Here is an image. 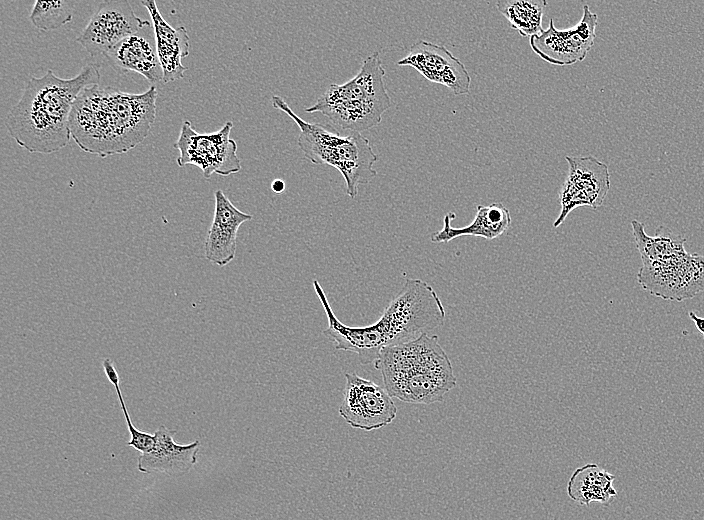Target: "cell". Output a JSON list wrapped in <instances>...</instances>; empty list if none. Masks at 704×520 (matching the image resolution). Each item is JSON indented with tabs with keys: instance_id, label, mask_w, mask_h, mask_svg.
<instances>
[{
	"instance_id": "44dd1931",
	"label": "cell",
	"mask_w": 704,
	"mask_h": 520,
	"mask_svg": "<svg viewBox=\"0 0 704 520\" xmlns=\"http://www.w3.org/2000/svg\"><path fill=\"white\" fill-rule=\"evenodd\" d=\"M31 23L41 31H51L70 22L73 18L69 1H36L30 13Z\"/></svg>"
},
{
	"instance_id": "277c9868",
	"label": "cell",
	"mask_w": 704,
	"mask_h": 520,
	"mask_svg": "<svg viewBox=\"0 0 704 520\" xmlns=\"http://www.w3.org/2000/svg\"><path fill=\"white\" fill-rule=\"evenodd\" d=\"M374 366L391 397L414 404L441 402L456 386L451 361L438 337L418 338L384 348Z\"/></svg>"
},
{
	"instance_id": "52a82bcc",
	"label": "cell",
	"mask_w": 704,
	"mask_h": 520,
	"mask_svg": "<svg viewBox=\"0 0 704 520\" xmlns=\"http://www.w3.org/2000/svg\"><path fill=\"white\" fill-rule=\"evenodd\" d=\"M233 123L227 121L219 130L199 134L188 120L181 125L174 148L179 150L177 165L184 167L192 164L199 167L205 178L216 173L229 176L241 170L237 155V144L230 138Z\"/></svg>"
},
{
	"instance_id": "9c48e42d",
	"label": "cell",
	"mask_w": 704,
	"mask_h": 520,
	"mask_svg": "<svg viewBox=\"0 0 704 520\" xmlns=\"http://www.w3.org/2000/svg\"><path fill=\"white\" fill-rule=\"evenodd\" d=\"M568 174L559 192L561 211L553 223L559 227L576 208H599L610 189L608 166L593 156H565Z\"/></svg>"
},
{
	"instance_id": "30bf717a",
	"label": "cell",
	"mask_w": 704,
	"mask_h": 520,
	"mask_svg": "<svg viewBox=\"0 0 704 520\" xmlns=\"http://www.w3.org/2000/svg\"><path fill=\"white\" fill-rule=\"evenodd\" d=\"M597 21V14L585 4L577 24L567 29H557L553 19H550L547 29L530 37V47L536 55L550 64L573 65L583 61L594 45Z\"/></svg>"
},
{
	"instance_id": "7a4b0ae2",
	"label": "cell",
	"mask_w": 704,
	"mask_h": 520,
	"mask_svg": "<svg viewBox=\"0 0 704 520\" xmlns=\"http://www.w3.org/2000/svg\"><path fill=\"white\" fill-rule=\"evenodd\" d=\"M157 96L154 85L140 94L89 86L74 102L71 138L83 151L102 158L126 153L150 134Z\"/></svg>"
},
{
	"instance_id": "2e32d148",
	"label": "cell",
	"mask_w": 704,
	"mask_h": 520,
	"mask_svg": "<svg viewBox=\"0 0 704 520\" xmlns=\"http://www.w3.org/2000/svg\"><path fill=\"white\" fill-rule=\"evenodd\" d=\"M141 4L148 10L152 19L158 58L163 72V83L184 77L186 67L182 59L190 52V38L186 28H173L161 15L154 0H142Z\"/></svg>"
},
{
	"instance_id": "8fae6325",
	"label": "cell",
	"mask_w": 704,
	"mask_h": 520,
	"mask_svg": "<svg viewBox=\"0 0 704 520\" xmlns=\"http://www.w3.org/2000/svg\"><path fill=\"white\" fill-rule=\"evenodd\" d=\"M152 26L133 11L127 0L101 2L76 41L91 56L105 55L126 37Z\"/></svg>"
},
{
	"instance_id": "8992f818",
	"label": "cell",
	"mask_w": 704,
	"mask_h": 520,
	"mask_svg": "<svg viewBox=\"0 0 704 520\" xmlns=\"http://www.w3.org/2000/svg\"><path fill=\"white\" fill-rule=\"evenodd\" d=\"M385 69L380 53L367 56L358 73L343 84H332L311 106L308 113L319 112L332 124L360 132L380 124L392 106L385 85Z\"/></svg>"
},
{
	"instance_id": "6da1fadb",
	"label": "cell",
	"mask_w": 704,
	"mask_h": 520,
	"mask_svg": "<svg viewBox=\"0 0 704 520\" xmlns=\"http://www.w3.org/2000/svg\"><path fill=\"white\" fill-rule=\"evenodd\" d=\"M313 287L327 316L328 327L323 334L337 350L356 353L361 364L374 363L384 348L412 341L445 321V308L439 296L421 279H407L380 318L362 327L343 324L318 280H313Z\"/></svg>"
},
{
	"instance_id": "9a60e30c",
	"label": "cell",
	"mask_w": 704,
	"mask_h": 520,
	"mask_svg": "<svg viewBox=\"0 0 704 520\" xmlns=\"http://www.w3.org/2000/svg\"><path fill=\"white\" fill-rule=\"evenodd\" d=\"M151 27V26H150ZM146 27L111 48L104 56L118 73L136 72L149 83L162 81L163 72L157 54L155 36Z\"/></svg>"
},
{
	"instance_id": "5b68a950",
	"label": "cell",
	"mask_w": 704,
	"mask_h": 520,
	"mask_svg": "<svg viewBox=\"0 0 704 520\" xmlns=\"http://www.w3.org/2000/svg\"><path fill=\"white\" fill-rule=\"evenodd\" d=\"M271 103L299 127L298 146L304 157L316 165L332 166L341 173L349 197L355 198L359 185L367 184L376 177L374 164L378 157L369 140L360 132L334 124L307 122L277 95L271 97Z\"/></svg>"
},
{
	"instance_id": "7c38bea8",
	"label": "cell",
	"mask_w": 704,
	"mask_h": 520,
	"mask_svg": "<svg viewBox=\"0 0 704 520\" xmlns=\"http://www.w3.org/2000/svg\"><path fill=\"white\" fill-rule=\"evenodd\" d=\"M410 66L427 80L445 85L455 95L470 92L471 77L464 64L444 46L425 40L414 43L409 53L397 62Z\"/></svg>"
},
{
	"instance_id": "d4e9b609",
	"label": "cell",
	"mask_w": 704,
	"mask_h": 520,
	"mask_svg": "<svg viewBox=\"0 0 704 520\" xmlns=\"http://www.w3.org/2000/svg\"><path fill=\"white\" fill-rule=\"evenodd\" d=\"M271 189H272L273 192H275V193H277V194L282 193V192L285 190V183H284V181L281 180V179H275V180L271 183Z\"/></svg>"
},
{
	"instance_id": "ba28073f",
	"label": "cell",
	"mask_w": 704,
	"mask_h": 520,
	"mask_svg": "<svg viewBox=\"0 0 704 520\" xmlns=\"http://www.w3.org/2000/svg\"><path fill=\"white\" fill-rule=\"evenodd\" d=\"M345 380L339 414L351 427L372 431L395 419L397 408L385 388L356 373H345Z\"/></svg>"
},
{
	"instance_id": "5bb4252c",
	"label": "cell",
	"mask_w": 704,
	"mask_h": 520,
	"mask_svg": "<svg viewBox=\"0 0 704 520\" xmlns=\"http://www.w3.org/2000/svg\"><path fill=\"white\" fill-rule=\"evenodd\" d=\"M176 430L161 425L154 434L153 448L141 453L137 459V468L142 473H157L171 477L187 474L197 463L200 441L179 444L174 440Z\"/></svg>"
},
{
	"instance_id": "603a6c76",
	"label": "cell",
	"mask_w": 704,
	"mask_h": 520,
	"mask_svg": "<svg viewBox=\"0 0 704 520\" xmlns=\"http://www.w3.org/2000/svg\"><path fill=\"white\" fill-rule=\"evenodd\" d=\"M102 365L109 382L113 384L114 387L120 385V377L116 371L113 361L109 358H106L103 360Z\"/></svg>"
},
{
	"instance_id": "ac0fdd59",
	"label": "cell",
	"mask_w": 704,
	"mask_h": 520,
	"mask_svg": "<svg viewBox=\"0 0 704 520\" xmlns=\"http://www.w3.org/2000/svg\"><path fill=\"white\" fill-rule=\"evenodd\" d=\"M615 476L595 463L577 468L567 484V494L573 501L588 506L591 502L609 505L617 496L613 486Z\"/></svg>"
},
{
	"instance_id": "ffe728a7",
	"label": "cell",
	"mask_w": 704,
	"mask_h": 520,
	"mask_svg": "<svg viewBox=\"0 0 704 520\" xmlns=\"http://www.w3.org/2000/svg\"><path fill=\"white\" fill-rule=\"evenodd\" d=\"M546 0H500L496 2L498 11L509 25L521 36L532 37L540 34Z\"/></svg>"
},
{
	"instance_id": "cb8c5ba5",
	"label": "cell",
	"mask_w": 704,
	"mask_h": 520,
	"mask_svg": "<svg viewBox=\"0 0 704 520\" xmlns=\"http://www.w3.org/2000/svg\"><path fill=\"white\" fill-rule=\"evenodd\" d=\"M691 320L694 322L696 329L701 332L704 337V318H701L695 314V312L690 311L688 313Z\"/></svg>"
},
{
	"instance_id": "d6986e66",
	"label": "cell",
	"mask_w": 704,
	"mask_h": 520,
	"mask_svg": "<svg viewBox=\"0 0 704 520\" xmlns=\"http://www.w3.org/2000/svg\"><path fill=\"white\" fill-rule=\"evenodd\" d=\"M631 226L642 260L665 261L687 254L684 249L686 239L670 228L661 225L657 228L656 235L651 237L645 233L643 223L632 220Z\"/></svg>"
},
{
	"instance_id": "7402d4cb",
	"label": "cell",
	"mask_w": 704,
	"mask_h": 520,
	"mask_svg": "<svg viewBox=\"0 0 704 520\" xmlns=\"http://www.w3.org/2000/svg\"><path fill=\"white\" fill-rule=\"evenodd\" d=\"M116 389V394L121 406V409L124 414V418L127 424L128 432L130 434V440L127 442L128 446L133 447L135 450L139 451L140 453H146L149 452L155 442V437L154 434L141 431L137 429L134 424L131 421L130 415L128 413V409L126 407L125 401L123 399L120 385L115 386Z\"/></svg>"
},
{
	"instance_id": "3957f363",
	"label": "cell",
	"mask_w": 704,
	"mask_h": 520,
	"mask_svg": "<svg viewBox=\"0 0 704 520\" xmlns=\"http://www.w3.org/2000/svg\"><path fill=\"white\" fill-rule=\"evenodd\" d=\"M100 67L85 65L69 79L48 70L32 77L20 100L6 118L9 135L31 153L50 154L64 148L70 138L69 120L74 102L87 87L99 85Z\"/></svg>"
},
{
	"instance_id": "e0dca14e",
	"label": "cell",
	"mask_w": 704,
	"mask_h": 520,
	"mask_svg": "<svg viewBox=\"0 0 704 520\" xmlns=\"http://www.w3.org/2000/svg\"><path fill=\"white\" fill-rule=\"evenodd\" d=\"M454 218L453 212L444 215L443 228L431 235L432 242L447 243L460 236H476L493 240L502 235L511 224L510 212L501 202L486 206L478 205L473 221L467 226L452 227L451 222Z\"/></svg>"
},
{
	"instance_id": "4fadbf2b",
	"label": "cell",
	"mask_w": 704,
	"mask_h": 520,
	"mask_svg": "<svg viewBox=\"0 0 704 520\" xmlns=\"http://www.w3.org/2000/svg\"><path fill=\"white\" fill-rule=\"evenodd\" d=\"M214 198V215L205 239L204 255L211 263L223 267L234 259L238 230L252 215L235 207L220 189L214 192Z\"/></svg>"
}]
</instances>
